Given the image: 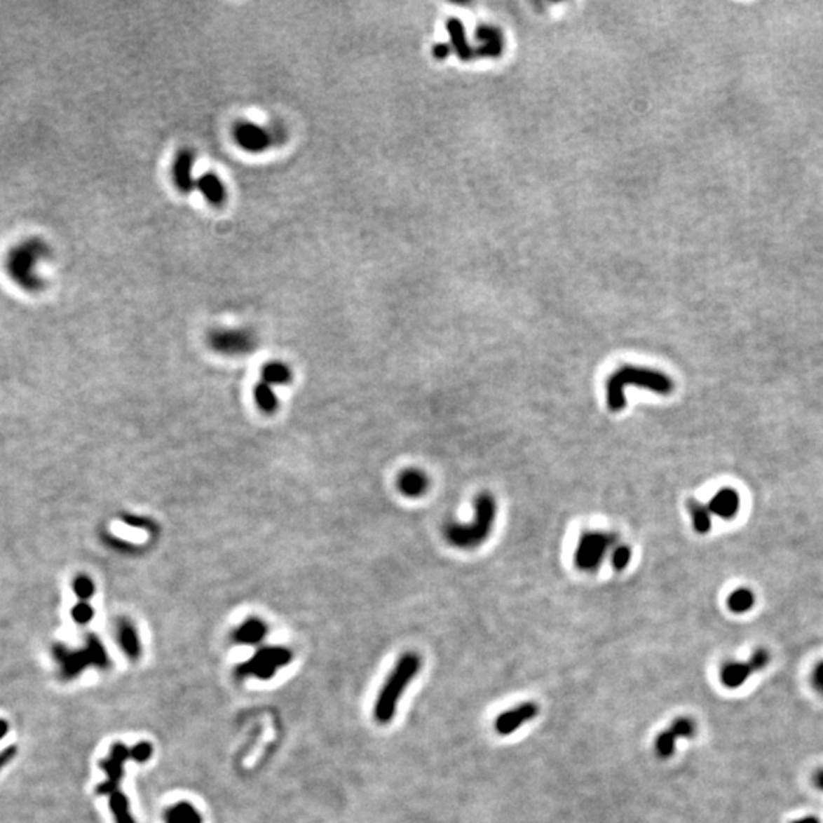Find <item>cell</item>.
Returning a JSON list of instances; mask_svg holds the SVG:
<instances>
[{
  "label": "cell",
  "instance_id": "cell-1",
  "mask_svg": "<svg viewBox=\"0 0 823 823\" xmlns=\"http://www.w3.org/2000/svg\"><path fill=\"white\" fill-rule=\"evenodd\" d=\"M637 386L648 389L659 395H669L674 389V383L667 374L660 371L650 369L628 365L620 367L610 375L607 381V404L613 412H619L625 407V388Z\"/></svg>",
  "mask_w": 823,
  "mask_h": 823
},
{
  "label": "cell",
  "instance_id": "cell-2",
  "mask_svg": "<svg viewBox=\"0 0 823 823\" xmlns=\"http://www.w3.org/2000/svg\"><path fill=\"white\" fill-rule=\"evenodd\" d=\"M419 668H421V658L416 653H406L398 659L389 677L381 686L374 706V716L380 724H388L392 721L402 693L410 685V681L416 677Z\"/></svg>",
  "mask_w": 823,
  "mask_h": 823
},
{
  "label": "cell",
  "instance_id": "cell-3",
  "mask_svg": "<svg viewBox=\"0 0 823 823\" xmlns=\"http://www.w3.org/2000/svg\"><path fill=\"white\" fill-rule=\"evenodd\" d=\"M475 520L471 523H449L444 529V537L451 546L459 549H472L488 538L496 520L497 505L494 497L482 493L475 502Z\"/></svg>",
  "mask_w": 823,
  "mask_h": 823
},
{
  "label": "cell",
  "instance_id": "cell-4",
  "mask_svg": "<svg viewBox=\"0 0 823 823\" xmlns=\"http://www.w3.org/2000/svg\"><path fill=\"white\" fill-rule=\"evenodd\" d=\"M54 658L61 667V676L67 680L80 676L87 667L107 668L110 665L106 648L95 634L87 636L86 648L83 650L72 651L64 645H55Z\"/></svg>",
  "mask_w": 823,
  "mask_h": 823
},
{
  "label": "cell",
  "instance_id": "cell-5",
  "mask_svg": "<svg viewBox=\"0 0 823 823\" xmlns=\"http://www.w3.org/2000/svg\"><path fill=\"white\" fill-rule=\"evenodd\" d=\"M293 653L285 646H262L252 658L236 668V677L246 679L255 677L268 680L275 676L279 668L292 662Z\"/></svg>",
  "mask_w": 823,
  "mask_h": 823
},
{
  "label": "cell",
  "instance_id": "cell-6",
  "mask_svg": "<svg viewBox=\"0 0 823 823\" xmlns=\"http://www.w3.org/2000/svg\"><path fill=\"white\" fill-rule=\"evenodd\" d=\"M232 135L236 145L241 150L249 153H262L267 151L270 147H273L285 139V130L281 125H271L262 127L255 124V122L241 121L235 124Z\"/></svg>",
  "mask_w": 823,
  "mask_h": 823
},
{
  "label": "cell",
  "instance_id": "cell-7",
  "mask_svg": "<svg viewBox=\"0 0 823 823\" xmlns=\"http://www.w3.org/2000/svg\"><path fill=\"white\" fill-rule=\"evenodd\" d=\"M616 543V536L607 532H584L578 540L573 562L581 571L592 572L602 563L608 549Z\"/></svg>",
  "mask_w": 823,
  "mask_h": 823
},
{
  "label": "cell",
  "instance_id": "cell-8",
  "mask_svg": "<svg viewBox=\"0 0 823 823\" xmlns=\"http://www.w3.org/2000/svg\"><path fill=\"white\" fill-rule=\"evenodd\" d=\"M209 346L224 355H247L255 351L258 339L247 328H220L208 336Z\"/></svg>",
  "mask_w": 823,
  "mask_h": 823
},
{
  "label": "cell",
  "instance_id": "cell-9",
  "mask_svg": "<svg viewBox=\"0 0 823 823\" xmlns=\"http://www.w3.org/2000/svg\"><path fill=\"white\" fill-rule=\"evenodd\" d=\"M768 660H770L768 653L761 648V650L755 651V654H753L751 658L749 659V662H746V663H742V662L726 663V665H723V668L720 671L721 683L726 688L737 689L744 685V681H746L753 672L766 668Z\"/></svg>",
  "mask_w": 823,
  "mask_h": 823
},
{
  "label": "cell",
  "instance_id": "cell-10",
  "mask_svg": "<svg viewBox=\"0 0 823 823\" xmlns=\"http://www.w3.org/2000/svg\"><path fill=\"white\" fill-rule=\"evenodd\" d=\"M131 759V749L125 744L115 742L110 749L109 758L101 761V770L107 775V781L96 788L98 794H111L119 790L121 777L124 775V764Z\"/></svg>",
  "mask_w": 823,
  "mask_h": 823
},
{
  "label": "cell",
  "instance_id": "cell-11",
  "mask_svg": "<svg viewBox=\"0 0 823 823\" xmlns=\"http://www.w3.org/2000/svg\"><path fill=\"white\" fill-rule=\"evenodd\" d=\"M697 726L694 720L688 716H680L672 721L667 730H663L655 738V753L660 758H669L676 750V741L680 738H693L695 735Z\"/></svg>",
  "mask_w": 823,
  "mask_h": 823
},
{
  "label": "cell",
  "instance_id": "cell-12",
  "mask_svg": "<svg viewBox=\"0 0 823 823\" xmlns=\"http://www.w3.org/2000/svg\"><path fill=\"white\" fill-rule=\"evenodd\" d=\"M538 715V706L536 703H522L519 706H514L512 709L502 712L496 718L494 729L498 735H511L517 729H520L523 724L529 723Z\"/></svg>",
  "mask_w": 823,
  "mask_h": 823
},
{
  "label": "cell",
  "instance_id": "cell-13",
  "mask_svg": "<svg viewBox=\"0 0 823 823\" xmlns=\"http://www.w3.org/2000/svg\"><path fill=\"white\" fill-rule=\"evenodd\" d=\"M194 163L196 154L191 150H180L172 162V180L174 185L183 194H188L196 189L197 179L194 177Z\"/></svg>",
  "mask_w": 823,
  "mask_h": 823
},
{
  "label": "cell",
  "instance_id": "cell-14",
  "mask_svg": "<svg viewBox=\"0 0 823 823\" xmlns=\"http://www.w3.org/2000/svg\"><path fill=\"white\" fill-rule=\"evenodd\" d=\"M707 508L714 515H716V517H720L723 520H732L733 517H737V514L740 512V494L730 487L721 488L720 491H716L715 496L711 498Z\"/></svg>",
  "mask_w": 823,
  "mask_h": 823
},
{
  "label": "cell",
  "instance_id": "cell-15",
  "mask_svg": "<svg viewBox=\"0 0 823 823\" xmlns=\"http://www.w3.org/2000/svg\"><path fill=\"white\" fill-rule=\"evenodd\" d=\"M268 628L264 620L259 618H249L232 633L235 644L240 645H258L264 641Z\"/></svg>",
  "mask_w": 823,
  "mask_h": 823
},
{
  "label": "cell",
  "instance_id": "cell-16",
  "mask_svg": "<svg viewBox=\"0 0 823 823\" xmlns=\"http://www.w3.org/2000/svg\"><path fill=\"white\" fill-rule=\"evenodd\" d=\"M196 189H198L200 194L214 206H222L227 198V191L223 180L214 172H205L203 176L198 177Z\"/></svg>",
  "mask_w": 823,
  "mask_h": 823
},
{
  "label": "cell",
  "instance_id": "cell-17",
  "mask_svg": "<svg viewBox=\"0 0 823 823\" xmlns=\"http://www.w3.org/2000/svg\"><path fill=\"white\" fill-rule=\"evenodd\" d=\"M398 489L406 497H419L428 489V477L424 471L416 468L404 470L398 477Z\"/></svg>",
  "mask_w": 823,
  "mask_h": 823
},
{
  "label": "cell",
  "instance_id": "cell-18",
  "mask_svg": "<svg viewBox=\"0 0 823 823\" xmlns=\"http://www.w3.org/2000/svg\"><path fill=\"white\" fill-rule=\"evenodd\" d=\"M118 642L130 660L135 662L142 655L141 641L135 625L128 619H121L118 623Z\"/></svg>",
  "mask_w": 823,
  "mask_h": 823
},
{
  "label": "cell",
  "instance_id": "cell-19",
  "mask_svg": "<svg viewBox=\"0 0 823 823\" xmlns=\"http://www.w3.org/2000/svg\"><path fill=\"white\" fill-rule=\"evenodd\" d=\"M165 823H203V817L194 805L189 802H177L166 808L163 814Z\"/></svg>",
  "mask_w": 823,
  "mask_h": 823
},
{
  "label": "cell",
  "instance_id": "cell-20",
  "mask_svg": "<svg viewBox=\"0 0 823 823\" xmlns=\"http://www.w3.org/2000/svg\"><path fill=\"white\" fill-rule=\"evenodd\" d=\"M262 383L271 384H288L293 379L292 369L283 362H268L261 369Z\"/></svg>",
  "mask_w": 823,
  "mask_h": 823
},
{
  "label": "cell",
  "instance_id": "cell-21",
  "mask_svg": "<svg viewBox=\"0 0 823 823\" xmlns=\"http://www.w3.org/2000/svg\"><path fill=\"white\" fill-rule=\"evenodd\" d=\"M686 506H688L691 519H693V526H694L695 532L707 533L709 531H711L712 522H711V511H709V508L700 503L694 497L688 498Z\"/></svg>",
  "mask_w": 823,
  "mask_h": 823
},
{
  "label": "cell",
  "instance_id": "cell-22",
  "mask_svg": "<svg viewBox=\"0 0 823 823\" xmlns=\"http://www.w3.org/2000/svg\"><path fill=\"white\" fill-rule=\"evenodd\" d=\"M110 810L113 816H115L116 823H136L133 814L130 811V802L122 791L116 790L110 794Z\"/></svg>",
  "mask_w": 823,
  "mask_h": 823
},
{
  "label": "cell",
  "instance_id": "cell-23",
  "mask_svg": "<svg viewBox=\"0 0 823 823\" xmlns=\"http://www.w3.org/2000/svg\"><path fill=\"white\" fill-rule=\"evenodd\" d=\"M753 606H755V594L749 589H737L733 590L728 598V607L732 613H747Z\"/></svg>",
  "mask_w": 823,
  "mask_h": 823
},
{
  "label": "cell",
  "instance_id": "cell-24",
  "mask_svg": "<svg viewBox=\"0 0 823 823\" xmlns=\"http://www.w3.org/2000/svg\"><path fill=\"white\" fill-rule=\"evenodd\" d=\"M253 395H255L257 404L262 412H266V414H273V412L278 410V397L267 383H258Z\"/></svg>",
  "mask_w": 823,
  "mask_h": 823
},
{
  "label": "cell",
  "instance_id": "cell-25",
  "mask_svg": "<svg viewBox=\"0 0 823 823\" xmlns=\"http://www.w3.org/2000/svg\"><path fill=\"white\" fill-rule=\"evenodd\" d=\"M632 562V547L627 545H618L613 549L611 554V566L616 571H624V569Z\"/></svg>",
  "mask_w": 823,
  "mask_h": 823
},
{
  "label": "cell",
  "instance_id": "cell-26",
  "mask_svg": "<svg viewBox=\"0 0 823 823\" xmlns=\"http://www.w3.org/2000/svg\"><path fill=\"white\" fill-rule=\"evenodd\" d=\"M74 592L81 601H87L93 597L95 584L89 576L80 575V576H76L75 581H74Z\"/></svg>",
  "mask_w": 823,
  "mask_h": 823
},
{
  "label": "cell",
  "instance_id": "cell-27",
  "mask_svg": "<svg viewBox=\"0 0 823 823\" xmlns=\"http://www.w3.org/2000/svg\"><path fill=\"white\" fill-rule=\"evenodd\" d=\"M93 616H95L93 607L89 606V604H87L86 601L78 602L76 606L72 608V618H74L75 623L80 624V625L89 624L90 620L93 619Z\"/></svg>",
  "mask_w": 823,
  "mask_h": 823
},
{
  "label": "cell",
  "instance_id": "cell-28",
  "mask_svg": "<svg viewBox=\"0 0 823 823\" xmlns=\"http://www.w3.org/2000/svg\"><path fill=\"white\" fill-rule=\"evenodd\" d=\"M153 746L148 741H142V742H137L135 747H131V761H136V763H147L148 759L153 756Z\"/></svg>",
  "mask_w": 823,
  "mask_h": 823
},
{
  "label": "cell",
  "instance_id": "cell-29",
  "mask_svg": "<svg viewBox=\"0 0 823 823\" xmlns=\"http://www.w3.org/2000/svg\"><path fill=\"white\" fill-rule=\"evenodd\" d=\"M124 522H125V523H128L130 526H135V528H142V529L151 531V532H153V531H156V524H154L153 522L148 520V519H145V517H137V515H131V514H128V515H125V517H124Z\"/></svg>",
  "mask_w": 823,
  "mask_h": 823
},
{
  "label": "cell",
  "instance_id": "cell-30",
  "mask_svg": "<svg viewBox=\"0 0 823 823\" xmlns=\"http://www.w3.org/2000/svg\"><path fill=\"white\" fill-rule=\"evenodd\" d=\"M17 750H19V749H17V746H14V744H13V746H8L6 749H4L2 751H0V770H2L5 766H8V764L11 763V761L17 755Z\"/></svg>",
  "mask_w": 823,
  "mask_h": 823
},
{
  "label": "cell",
  "instance_id": "cell-31",
  "mask_svg": "<svg viewBox=\"0 0 823 823\" xmlns=\"http://www.w3.org/2000/svg\"><path fill=\"white\" fill-rule=\"evenodd\" d=\"M811 681H812V686L816 688L819 693H823V660L819 662L816 665V668H814Z\"/></svg>",
  "mask_w": 823,
  "mask_h": 823
},
{
  "label": "cell",
  "instance_id": "cell-32",
  "mask_svg": "<svg viewBox=\"0 0 823 823\" xmlns=\"http://www.w3.org/2000/svg\"><path fill=\"white\" fill-rule=\"evenodd\" d=\"M812 784H814V787L819 788V790L823 791V768L817 770V772L814 773V776H812Z\"/></svg>",
  "mask_w": 823,
  "mask_h": 823
},
{
  "label": "cell",
  "instance_id": "cell-33",
  "mask_svg": "<svg viewBox=\"0 0 823 823\" xmlns=\"http://www.w3.org/2000/svg\"><path fill=\"white\" fill-rule=\"evenodd\" d=\"M8 730H10V724H8V721L4 720V718H0V740L5 737Z\"/></svg>",
  "mask_w": 823,
  "mask_h": 823
},
{
  "label": "cell",
  "instance_id": "cell-34",
  "mask_svg": "<svg viewBox=\"0 0 823 823\" xmlns=\"http://www.w3.org/2000/svg\"><path fill=\"white\" fill-rule=\"evenodd\" d=\"M793 823H820V820H819V819H816V817H814V816H808V817H803V819H801V820H796V822H793Z\"/></svg>",
  "mask_w": 823,
  "mask_h": 823
}]
</instances>
